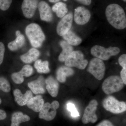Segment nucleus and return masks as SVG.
<instances>
[{
    "instance_id": "39",
    "label": "nucleus",
    "mask_w": 126,
    "mask_h": 126,
    "mask_svg": "<svg viewBox=\"0 0 126 126\" xmlns=\"http://www.w3.org/2000/svg\"><path fill=\"white\" fill-rule=\"evenodd\" d=\"M1 102H2V101H1V99L0 98V105L1 104Z\"/></svg>"
},
{
    "instance_id": "38",
    "label": "nucleus",
    "mask_w": 126,
    "mask_h": 126,
    "mask_svg": "<svg viewBox=\"0 0 126 126\" xmlns=\"http://www.w3.org/2000/svg\"><path fill=\"white\" fill-rule=\"evenodd\" d=\"M16 36H18L19 35H20L21 34L20 31H17L16 32Z\"/></svg>"
},
{
    "instance_id": "19",
    "label": "nucleus",
    "mask_w": 126,
    "mask_h": 126,
    "mask_svg": "<svg viewBox=\"0 0 126 126\" xmlns=\"http://www.w3.org/2000/svg\"><path fill=\"white\" fill-rule=\"evenodd\" d=\"M40 55V52L35 48H32L27 53L20 56L21 61L26 63L35 61Z\"/></svg>"
},
{
    "instance_id": "33",
    "label": "nucleus",
    "mask_w": 126,
    "mask_h": 126,
    "mask_svg": "<svg viewBox=\"0 0 126 126\" xmlns=\"http://www.w3.org/2000/svg\"><path fill=\"white\" fill-rule=\"evenodd\" d=\"M97 126H114L112 123L108 120H104Z\"/></svg>"
},
{
    "instance_id": "40",
    "label": "nucleus",
    "mask_w": 126,
    "mask_h": 126,
    "mask_svg": "<svg viewBox=\"0 0 126 126\" xmlns=\"http://www.w3.org/2000/svg\"><path fill=\"white\" fill-rule=\"evenodd\" d=\"M63 0L64 1H66L67 0Z\"/></svg>"
},
{
    "instance_id": "4",
    "label": "nucleus",
    "mask_w": 126,
    "mask_h": 126,
    "mask_svg": "<svg viewBox=\"0 0 126 126\" xmlns=\"http://www.w3.org/2000/svg\"><path fill=\"white\" fill-rule=\"evenodd\" d=\"M120 52V49L116 47H110L107 48L99 45H95L91 49L93 56L102 60H107L111 56L117 55Z\"/></svg>"
},
{
    "instance_id": "20",
    "label": "nucleus",
    "mask_w": 126,
    "mask_h": 126,
    "mask_svg": "<svg viewBox=\"0 0 126 126\" xmlns=\"http://www.w3.org/2000/svg\"><path fill=\"white\" fill-rule=\"evenodd\" d=\"M74 73V71L71 68L67 66H63L58 69L56 78L59 82L64 83L66 81L67 77L72 76Z\"/></svg>"
},
{
    "instance_id": "22",
    "label": "nucleus",
    "mask_w": 126,
    "mask_h": 126,
    "mask_svg": "<svg viewBox=\"0 0 126 126\" xmlns=\"http://www.w3.org/2000/svg\"><path fill=\"white\" fill-rule=\"evenodd\" d=\"M30 118L29 116L23 114L21 112L14 113L11 118V126H20L21 123L29 121Z\"/></svg>"
},
{
    "instance_id": "29",
    "label": "nucleus",
    "mask_w": 126,
    "mask_h": 126,
    "mask_svg": "<svg viewBox=\"0 0 126 126\" xmlns=\"http://www.w3.org/2000/svg\"><path fill=\"white\" fill-rule=\"evenodd\" d=\"M13 0H0V9L3 11L7 10L10 7Z\"/></svg>"
},
{
    "instance_id": "30",
    "label": "nucleus",
    "mask_w": 126,
    "mask_h": 126,
    "mask_svg": "<svg viewBox=\"0 0 126 126\" xmlns=\"http://www.w3.org/2000/svg\"><path fill=\"white\" fill-rule=\"evenodd\" d=\"M5 52V46L2 42H0V65L3 62Z\"/></svg>"
},
{
    "instance_id": "31",
    "label": "nucleus",
    "mask_w": 126,
    "mask_h": 126,
    "mask_svg": "<svg viewBox=\"0 0 126 126\" xmlns=\"http://www.w3.org/2000/svg\"><path fill=\"white\" fill-rule=\"evenodd\" d=\"M119 64L123 68H126V55L123 54L121 55L118 59Z\"/></svg>"
},
{
    "instance_id": "18",
    "label": "nucleus",
    "mask_w": 126,
    "mask_h": 126,
    "mask_svg": "<svg viewBox=\"0 0 126 126\" xmlns=\"http://www.w3.org/2000/svg\"><path fill=\"white\" fill-rule=\"evenodd\" d=\"M44 104L43 97L40 95H38L32 97L27 104L29 108L36 112H39L41 110Z\"/></svg>"
},
{
    "instance_id": "36",
    "label": "nucleus",
    "mask_w": 126,
    "mask_h": 126,
    "mask_svg": "<svg viewBox=\"0 0 126 126\" xmlns=\"http://www.w3.org/2000/svg\"><path fill=\"white\" fill-rule=\"evenodd\" d=\"M50 104H51L52 107L54 109H56V110H57L60 107L59 103L58 101H54Z\"/></svg>"
},
{
    "instance_id": "11",
    "label": "nucleus",
    "mask_w": 126,
    "mask_h": 126,
    "mask_svg": "<svg viewBox=\"0 0 126 126\" xmlns=\"http://www.w3.org/2000/svg\"><path fill=\"white\" fill-rule=\"evenodd\" d=\"M91 14L85 7L79 6L75 10L74 19L75 23L79 25H84L90 20Z\"/></svg>"
},
{
    "instance_id": "3",
    "label": "nucleus",
    "mask_w": 126,
    "mask_h": 126,
    "mask_svg": "<svg viewBox=\"0 0 126 126\" xmlns=\"http://www.w3.org/2000/svg\"><path fill=\"white\" fill-rule=\"evenodd\" d=\"M124 84L121 77L111 76L104 81L102 89L105 94H109L119 92L122 89Z\"/></svg>"
},
{
    "instance_id": "15",
    "label": "nucleus",
    "mask_w": 126,
    "mask_h": 126,
    "mask_svg": "<svg viewBox=\"0 0 126 126\" xmlns=\"http://www.w3.org/2000/svg\"><path fill=\"white\" fill-rule=\"evenodd\" d=\"M45 81L42 76L38 79L28 83V85L32 93L35 94H43L45 93Z\"/></svg>"
},
{
    "instance_id": "24",
    "label": "nucleus",
    "mask_w": 126,
    "mask_h": 126,
    "mask_svg": "<svg viewBox=\"0 0 126 126\" xmlns=\"http://www.w3.org/2000/svg\"><path fill=\"white\" fill-rule=\"evenodd\" d=\"M52 11L56 13V16L59 18H63L67 14L68 9L67 5L62 2L55 3L52 8Z\"/></svg>"
},
{
    "instance_id": "5",
    "label": "nucleus",
    "mask_w": 126,
    "mask_h": 126,
    "mask_svg": "<svg viewBox=\"0 0 126 126\" xmlns=\"http://www.w3.org/2000/svg\"><path fill=\"white\" fill-rule=\"evenodd\" d=\"M64 62L67 67H75L81 70L84 69L88 63V60L84 59L83 54L79 50L73 51Z\"/></svg>"
},
{
    "instance_id": "32",
    "label": "nucleus",
    "mask_w": 126,
    "mask_h": 126,
    "mask_svg": "<svg viewBox=\"0 0 126 126\" xmlns=\"http://www.w3.org/2000/svg\"><path fill=\"white\" fill-rule=\"evenodd\" d=\"M121 78L124 84H126V68H123L121 72Z\"/></svg>"
},
{
    "instance_id": "7",
    "label": "nucleus",
    "mask_w": 126,
    "mask_h": 126,
    "mask_svg": "<svg viewBox=\"0 0 126 126\" xmlns=\"http://www.w3.org/2000/svg\"><path fill=\"white\" fill-rule=\"evenodd\" d=\"M88 71L97 79L101 80L105 75V64L102 60L96 58H94L90 61Z\"/></svg>"
},
{
    "instance_id": "28",
    "label": "nucleus",
    "mask_w": 126,
    "mask_h": 126,
    "mask_svg": "<svg viewBox=\"0 0 126 126\" xmlns=\"http://www.w3.org/2000/svg\"><path fill=\"white\" fill-rule=\"evenodd\" d=\"M67 108L68 110L71 113L72 117L76 118L79 116V113L73 103H69L67 104Z\"/></svg>"
},
{
    "instance_id": "26",
    "label": "nucleus",
    "mask_w": 126,
    "mask_h": 126,
    "mask_svg": "<svg viewBox=\"0 0 126 126\" xmlns=\"http://www.w3.org/2000/svg\"><path fill=\"white\" fill-rule=\"evenodd\" d=\"M34 66L38 73H48L50 72L48 61L42 62L41 60H38L35 63Z\"/></svg>"
},
{
    "instance_id": "37",
    "label": "nucleus",
    "mask_w": 126,
    "mask_h": 126,
    "mask_svg": "<svg viewBox=\"0 0 126 126\" xmlns=\"http://www.w3.org/2000/svg\"><path fill=\"white\" fill-rule=\"evenodd\" d=\"M60 0H48L50 2L55 3L59 2Z\"/></svg>"
},
{
    "instance_id": "14",
    "label": "nucleus",
    "mask_w": 126,
    "mask_h": 126,
    "mask_svg": "<svg viewBox=\"0 0 126 126\" xmlns=\"http://www.w3.org/2000/svg\"><path fill=\"white\" fill-rule=\"evenodd\" d=\"M57 111L52 107L49 103L44 104L43 108L40 111L39 117L47 121H52L56 116Z\"/></svg>"
},
{
    "instance_id": "34",
    "label": "nucleus",
    "mask_w": 126,
    "mask_h": 126,
    "mask_svg": "<svg viewBox=\"0 0 126 126\" xmlns=\"http://www.w3.org/2000/svg\"><path fill=\"white\" fill-rule=\"evenodd\" d=\"M78 2L85 5H89L92 3V0H76Z\"/></svg>"
},
{
    "instance_id": "12",
    "label": "nucleus",
    "mask_w": 126,
    "mask_h": 126,
    "mask_svg": "<svg viewBox=\"0 0 126 126\" xmlns=\"http://www.w3.org/2000/svg\"><path fill=\"white\" fill-rule=\"evenodd\" d=\"M33 72V69L31 65L27 64L24 65L19 72L12 74V79L13 81L17 84H20L24 81V77H29Z\"/></svg>"
},
{
    "instance_id": "2",
    "label": "nucleus",
    "mask_w": 126,
    "mask_h": 126,
    "mask_svg": "<svg viewBox=\"0 0 126 126\" xmlns=\"http://www.w3.org/2000/svg\"><path fill=\"white\" fill-rule=\"evenodd\" d=\"M26 34L34 48L40 47L45 40V36L39 25L32 23L25 29Z\"/></svg>"
},
{
    "instance_id": "1",
    "label": "nucleus",
    "mask_w": 126,
    "mask_h": 126,
    "mask_svg": "<svg viewBox=\"0 0 126 126\" xmlns=\"http://www.w3.org/2000/svg\"><path fill=\"white\" fill-rule=\"evenodd\" d=\"M106 15L109 23L115 29L122 30L126 28V14L124 9L119 5L112 4L108 6Z\"/></svg>"
},
{
    "instance_id": "8",
    "label": "nucleus",
    "mask_w": 126,
    "mask_h": 126,
    "mask_svg": "<svg viewBox=\"0 0 126 126\" xmlns=\"http://www.w3.org/2000/svg\"><path fill=\"white\" fill-rule=\"evenodd\" d=\"M98 104L96 100L93 99L86 107L82 119V122L83 124H87L90 122L94 123L97 121V117L96 111Z\"/></svg>"
},
{
    "instance_id": "25",
    "label": "nucleus",
    "mask_w": 126,
    "mask_h": 126,
    "mask_svg": "<svg viewBox=\"0 0 126 126\" xmlns=\"http://www.w3.org/2000/svg\"><path fill=\"white\" fill-rule=\"evenodd\" d=\"M25 43V36L23 35H20L16 36L15 40L11 41L8 44V48L12 51H16L24 45Z\"/></svg>"
},
{
    "instance_id": "10",
    "label": "nucleus",
    "mask_w": 126,
    "mask_h": 126,
    "mask_svg": "<svg viewBox=\"0 0 126 126\" xmlns=\"http://www.w3.org/2000/svg\"><path fill=\"white\" fill-rule=\"evenodd\" d=\"M73 21V15L69 13L65 15L59 22L56 28V31L59 35L63 36L70 30Z\"/></svg>"
},
{
    "instance_id": "23",
    "label": "nucleus",
    "mask_w": 126,
    "mask_h": 126,
    "mask_svg": "<svg viewBox=\"0 0 126 126\" xmlns=\"http://www.w3.org/2000/svg\"><path fill=\"white\" fill-rule=\"evenodd\" d=\"M63 36V39L67 41L66 42L72 46H77L80 45L82 42L81 38L70 30Z\"/></svg>"
},
{
    "instance_id": "41",
    "label": "nucleus",
    "mask_w": 126,
    "mask_h": 126,
    "mask_svg": "<svg viewBox=\"0 0 126 126\" xmlns=\"http://www.w3.org/2000/svg\"><path fill=\"white\" fill-rule=\"evenodd\" d=\"M123 0L124 1V2H126V0Z\"/></svg>"
},
{
    "instance_id": "21",
    "label": "nucleus",
    "mask_w": 126,
    "mask_h": 126,
    "mask_svg": "<svg viewBox=\"0 0 126 126\" xmlns=\"http://www.w3.org/2000/svg\"><path fill=\"white\" fill-rule=\"evenodd\" d=\"M60 44L63 50L59 56V60L61 62H64L74 51L72 45L64 41H60Z\"/></svg>"
},
{
    "instance_id": "27",
    "label": "nucleus",
    "mask_w": 126,
    "mask_h": 126,
    "mask_svg": "<svg viewBox=\"0 0 126 126\" xmlns=\"http://www.w3.org/2000/svg\"><path fill=\"white\" fill-rule=\"evenodd\" d=\"M11 87L9 81L3 77H0V90L5 93L10 92Z\"/></svg>"
},
{
    "instance_id": "17",
    "label": "nucleus",
    "mask_w": 126,
    "mask_h": 126,
    "mask_svg": "<svg viewBox=\"0 0 126 126\" xmlns=\"http://www.w3.org/2000/svg\"><path fill=\"white\" fill-rule=\"evenodd\" d=\"M46 89L50 94L56 97L58 94L59 84L58 81L53 77H49L45 80Z\"/></svg>"
},
{
    "instance_id": "9",
    "label": "nucleus",
    "mask_w": 126,
    "mask_h": 126,
    "mask_svg": "<svg viewBox=\"0 0 126 126\" xmlns=\"http://www.w3.org/2000/svg\"><path fill=\"white\" fill-rule=\"evenodd\" d=\"M39 0H23L21 9L24 16L27 18H32L38 9Z\"/></svg>"
},
{
    "instance_id": "13",
    "label": "nucleus",
    "mask_w": 126,
    "mask_h": 126,
    "mask_svg": "<svg viewBox=\"0 0 126 126\" xmlns=\"http://www.w3.org/2000/svg\"><path fill=\"white\" fill-rule=\"evenodd\" d=\"M38 10L41 20L50 22L53 19V15L51 7L45 1L39 2Z\"/></svg>"
},
{
    "instance_id": "35",
    "label": "nucleus",
    "mask_w": 126,
    "mask_h": 126,
    "mask_svg": "<svg viewBox=\"0 0 126 126\" xmlns=\"http://www.w3.org/2000/svg\"><path fill=\"white\" fill-rule=\"evenodd\" d=\"M7 117L6 113L4 110L0 109V120H4Z\"/></svg>"
},
{
    "instance_id": "16",
    "label": "nucleus",
    "mask_w": 126,
    "mask_h": 126,
    "mask_svg": "<svg viewBox=\"0 0 126 126\" xmlns=\"http://www.w3.org/2000/svg\"><path fill=\"white\" fill-rule=\"evenodd\" d=\"M15 100L19 106H23L27 104L30 99L33 97L31 91L27 90L24 94H23L19 89H16L14 92Z\"/></svg>"
},
{
    "instance_id": "6",
    "label": "nucleus",
    "mask_w": 126,
    "mask_h": 126,
    "mask_svg": "<svg viewBox=\"0 0 126 126\" xmlns=\"http://www.w3.org/2000/svg\"><path fill=\"white\" fill-rule=\"evenodd\" d=\"M103 106L106 110L115 114L121 113L126 110L125 102H119L112 96L107 97L103 100Z\"/></svg>"
}]
</instances>
